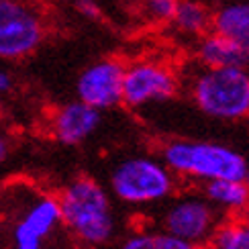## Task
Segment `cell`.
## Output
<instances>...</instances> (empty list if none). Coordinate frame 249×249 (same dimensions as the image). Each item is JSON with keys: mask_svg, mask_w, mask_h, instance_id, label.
Wrapping results in <instances>:
<instances>
[{"mask_svg": "<svg viewBox=\"0 0 249 249\" xmlns=\"http://www.w3.org/2000/svg\"><path fill=\"white\" fill-rule=\"evenodd\" d=\"M0 249H74L53 196L15 186L0 198Z\"/></svg>", "mask_w": 249, "mask_h": 249, "instance_id": "1", "label": "cell"}, {"mask_svg": "<svg viewBox=\"0 0 249 249\" xmlns=\"http://www.w3.org/2000/svg\"><path fill=\"white\" fill-rule=\"evenodd\" d=\"M68 231L88 245L107 243L115 233L110 200L94 180L78 178L57 198Z\"/></svg>", "mask_w": 249, "mask_h": 249, "instance_id": "2", "label": "cell"}, {"mask_svg": "<svg viewBox=\"0 0 249 249\" xmlns=\"http://www.w3.org/2000/svg\"><path fill=\"white\" fill-rule=\"evenodd\" d=\"M192 98L204 115L221 121L249 117V68H204L192 80Z\"/></svg>", "mask_w": 249, "mask_h": 249, "instance_id": "3", "label": "cell"}, {"mask_svg": "<svg viewBox=\"0 0 249 249\" xmlns=\"http://www.w3.org/2000/svg\"><path fill=\"white\" fill-rule=\"evenodd\" d=\"M163 161L172 172L200 180H245L247 160L221 143L172 141L163 149Z\"/></svg>", "mask_w": 249, "mask_h": 249, "instance_id": "4", "label": "cell"}, {"mask_svg": "<svg viewBox=\"0 0 249 249\" xmlns=\"http://www.w3.org/2000/svg\"><path fill=\"white\" fill-rule=\"evenodd\" d=\"M47 33L41 10L29 0H0V59H23Z\"/></svg>", "mask_w": 249, "mask_h": 249, "instance_id": "5", "label": "cell"}, {"mask_svg": "<svg viewBox=\"0 0 249 249\" xmlns=\"http://www.w3.org/2000/svg\"><path fill=\"white\" fill-rule=\"evenodd\" d=\"M112 192L119 200L129 204L155 202L174 190L168 165L147 158H133L119 163L110 176Z\"/></svg>", "mask_w": 249, "mask_h": 249, "instance_id": "6", "label": "cell"}, {"mask_svg": "<svg viewBox=\"0 0 249 249\" xmlns=\"http://www.w3.org/2000/svg\"><path fill=\"white\" fill-rule=\"evenodd\" d=\"M178 90L174 71L160 61H137L124 68L123 74V102L139 108L149 102L170 100Z\"/></svg>", "mask_w": 249, "mask_h": 249, "instance_id": "7", "label": "cell"}, {"mask_svg": "<svg viewBox=\"0 0 249 249\" xmlns=\"http://www.w3.org/2000/svg\"><path fill=\"white\" fill-rule=\"evenodd\" d=\"M123 74L124 66L119 59H100L88 66L78 78V98L98 110L121 105Z\"/></svg>", "mask_w": 249, "mask_h": 249, "instance_id": "8", "label": "cell"}, {"mask_svg": "<svg viewBox=\"0 0 249 249\" xmlns=\"http://www.w3.org/2000/svg\"><path fill=\"white\" fill-rule=\"evenodd\" d=\"M163 229L174 237L188 241L192 245L206 241L216 229L214 211L209 202L200 198L178 200L163 216Z\"/></svg>", "mask_w": 249, "mask_h": 249, "instance_id": "9", "label": "cell"}, {"mask_svg": "<svg viewBox=\"0 0 249 249\" xmlns=\"http://www.w3.org/2000/svg\"><path fill=\"white\" fill-rule=\"evenodd\" d=\"M100 123V110L86 102H70L55 112L53 131L55 137L66 145H76L88 139Z\"/></svg>", "mask_w": 249, "mask_h": 249, "instance_id": "10", "label": "cell"}, {"mask_svg": "<svg viewBox=\"0 0 249 249\" xmlns=\"http://www.w3.org/2000/svg\"><path fill=\"white\" fill-rule=\"evenodd\" d=\"M196 55L204 68H249V47L214 31L198 39Z\"/></svg>", "mask_w": 249, "mask_h": 249, "instance_id": "11", "label": "cell"}, {"mask_svg": "<svg viewBox=\"0 0 249 249\" xmlns=\"http://www.w3.org/2000/svg\"><path fill=\"white\" fill-rule=\"evenodd\" d=\"M237 43L249 47V0H233L213 13V29Z\"/></svg>", "mask_w": 249, "mask_h": 249, "instance_id": "12", "label": "cell"}, {"mask_svg": "<svg viewBox=\"0 0 249 249\" xmlns=\"http://www.w3.org/2000/svg\"><path fill=\"white\" fill-rule=\"evenodd\" d=\"M172 25L182 35L200 39L213 29V10L198 0H178V6H176V13L172 17Z\"/></svg>", "mask_w": 249, "mask_h": 249, "instance_id": "13", "label": "cell"}, {"mask_svg": "<svg viewBox=\"0 0 249 249\" xmlns=\"http://www.w3.org/2000/svg\"><path fill=\"white\" fill-rule=\"evenodd\" d=\"M209 200L229 206V209H247L249 188L245 180H209L204 188Z\"/></svg>", "mask_w": 249, "mask_h": 249, "instance_id": "14", "label": "cell"}, {"mask_svg": "<svg viewBox=\"0 0 249 249\" xmlns=\"http://www.w3.org/2000/svg\"><path fill=\"white\" fill-rule=\"evenodd\" d=\"M213 249H249V227L245 221H229L213 231Z\"/></svg>", "mask_w": 249, "mask_h": 249, "instance_id": "15", "label": "cell"}, {"mask_svg": "<svg viewBox=\"0 0 249 249\" xmlns=\"http://www.w3.org/2000/svg\"><path fill=\"white\" fill-rule=\"evenodd\" d=\"M176 6H178V0H141V10L145 18L155 25L172 23Z\"/></svg>", "mask_w": 249, "mask_h": 249, "instance_id": "16", "label": "cell"}, {"mask_svg": "<svg viewBox=\"0 0 249 249\" xmlns=\"http://www.w3.org/2000/svg\"><path fill=\"white\" fill-rule=\"evenodd\" d=\"M121 249H155V235H135L124 241Z\"/></svg>", "mask_w": 249, "mask_h": 249, "instance_id": "17", "label": "cell"}, {"mask_svg": "<svg viewBox=\"0 0 249 249\" xmlns=\"http://www.w3.org/2000/svg\"><path fill=\"white\" fill-rule=\"evenodd\" d=\"M76 10L86 18H92V20L100 18V6L96 0H76Z\"/></svg>", "mask_w": 249, "mask_h": 249, "instance_id": "18", "label": "cell"}, {"mask_svg": "<svg viewBox=\"0 0 249 249\" xmlns=\"http://www.w3.org/2000/svg\"><path fill=\"white\" fill-rule=\"evenodd\" d=\"M10 88H13V78H10L8 71L0 70V94H4Z\"/></svg>", "mask_w": 249, "mask_h": 249, "instance_id": "19", "label": "cell"}, {"mask_svg": "<svg viewBox=\"0 0 249 249\" xmlns=\"http://www.w3.org/2000/svg\"><path fill=\"white\" fill-rule=\"evenodd\" d=\"M6 151H8V145H6V141L2 137H0V161L6 158Z\"/></svg>", "mask_w": 249, "mask_h": 249, "instance_id": "20", "label": "cell"}, {"mask_svg": "<svg viewBox=\"0 0 249 249\" xmlns=\"http://www.w3.org/2000/svg\"><path fill=\"white\" fill-rule=\"evenodd\" d=\"M245 184H247V188H249V170H247V174H245Z\"/></svg>", "mask_w": 249, "mask_h": 249, "instance_id": "21", "label": "cell"}, {"mask_svg": "<svg viewBox=\"0 0 249 249\" xmlns=\"http://www.w3.org/2000/svg\"><path fill=\"white\" fill-rule=\"evenodd\" d=\"M247 209H249V206H247ZM245 225L249 227V211H247V216H245Z\"/></svg>", "mask_w": 249, "mask_h": 249, "instance_id": "22", "label": "cell"}, {"mask_svg": "<svg viewBox=\"0 0 249 249\" xmlns=\"http://www.w3.org/2000/svg\"><path fill=\"white\" fill-rule=\"evenodd\" d=\"M92 249H98V247H96V245H92Z\"/></svg>", "mask_w": 249, "mask_h": 249, "instance_id": "23", "label": "cell"}]
</instances>
